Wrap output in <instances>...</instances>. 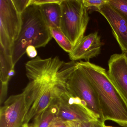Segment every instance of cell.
<instances>
[{"label": "cell", "mask_w": 127, "mask_h": 127, "mask_svg": "<svg viewBox=\"0 0 127 127\" xmlns=\"http://www.w3.org/2000/svg\"><path fill=\"white\" fill-rule=\"evenodd\" d=\"M22 24L18 37L12 49L13 67L26 53L29 46L45 47L52 38L48 26L39 6L31 5L21 14Z\"/></svg>", "instance_id": "obj_2"}, {"label": "cell", "mask_w": 127, "mask_h": 127, "mask_svg": "<svg viewBox=\"0 0 127 127\" xmlns=\"http://www.w3.org/2000/svg\"><path fill=\"white\" fill-rule=\"evenodd\" d=\"M26 53L28 56L31 58H35L37 57V55L36 48L32 46H29L27 47L26 49Z\"/></svg>", "instance_id": "obj_22"}, {"label": "cell", "mask_w": 127, "mask_h": 127, "mask_svg": "<svg viewBox=\"0 0 127 127\" xmlns=\"http://www.w3.org/2000/svg\"><path fill=\"white\" fill-rule=\"evenodd\" d=\"M23 127H24V125H23Z\"/></svg>", "instance_id": "obj_25"}, {"label": "cell", "mask_w": 127, "mask_h": 127, "mask_svg": "<svg viewBox=\"0 0 127 127\" xmlns=\"http://www.w3.org/2000/svg\"><path fill=\"white\" fill-rule=\"evenodd\" d=\"M62 1L61 0H30L29 6L31 5L40 6L52 3H60Z\"/></svg>", "instance_id": "obj_19"}, {"label": "cell", "mask_w": 127, "mask_h": 127, "mask_svg": "<svg viewBox=\"0 0 127 127\" xmlns=\"http://www.w3.org/2000/svg\"><path fill=\"white\" fill-rule=\"evenodd\" d=\"M67 127H81V123L76 121H66Z\"/></svg>", "instance_id": "obj_23"}, {"label": "cell", "mask_w": 127, "mask_h": 127, "mask_svg": "<svg viewBox=\"0 0 127 127\" xmlns=\"http://www.w3.org/2000/svg\"><path fill=\"white\" fill-rule=\"evenodd\" d=\"M108 3L127 19V0H108Z\"/></svg>", "instance_id": "obj_16"}, {"label": "cell", "mask_w": 127, "mask_h": 127, "mask_svg": "<svg viewBox=\"0 0 127 127\" xmlns=\"http://www.w3.org/2000/svg\"><path fill=\"white\" fill-rule=\"evenodd\" d=\"M104 123L98 120H94L86 122L81 123V127H104Z\"/></svg>", "instance_id": "obj_20"}, {"label": "cell", "mask_w": 127, "mask_h": 127, "mask_svg": "<svg viewBox=\"0 0 127 127\" xmlns=\"http://www.w3.org/2000/svg\"><path fill=\"white\" fill-rule=\"evenodd\" d=\"M17 11L22 14L29 6L30 0H12Z\"/></svg>", "instance_id": "obj_17"}, {"label": "cell", "mask_w": 127, "mask_h": 127, "mask_svg": "<svg viewBox=\"0 0 127 127\" xmlns=\"http://www.w3.org/2000/svg\"><path fill=\"white\" fill-rule=\"evenodd\" d=\"M8 82H0V103L2 104L5 101L8 93Z\"/></svg>", "instance_id": "obj_18"}, {"label": "cell", "mask_w": 127, "mask_h": 127, "mask_svg": "<svg viewBox=\"0 0 127 127\" xmlns=\"http://www.w3.org/2000/svg\"><path fill=\"white\" fill-rule=\"evenodd\" d=\"M67 84L70 93L85 102L87 108L94 116L104 123L97 94L78 65L67 79Z\"/></svg>", "instance_id": "obj_5"}, {"label": "cell", "mask_w": 127, "mask_h": 127, "mask_svg": "<svg viewBox=\"0 0 127 127\" xmlns=\"http://www.w3.org/2000/svg\"><path fill=\"white\" fill-rule=\"evenodd\" d=\"M56 109L52 104L50 107L42 113L38 118L25 127H49L56 117Z\"/></svg>", "instance_id": "obj_13"}, {"label": "cell", "mask_w": 127, "mask_h": 127, "mask_svg": "<svg viewBox=\"0 0 127 127\" xmlns=\"http://www.w3.org/2000/svg\"><path fill=\"white\" fill-rule=\"evenodd\" d=\"M103 44L97 32L91 33L84 37L69 53L71 61L84 59L89 61L91 59L98 56L101 52Z\"/></svg>", "instance_id": "obj_10"}, {"label": "cell", "mask_w": 127, "mask_h": 127, "mask_svg": "<svg viewBox=\"0 0 127 127\" xmlns=\"http://www.w3.org/2000/svg\"><path fill=\"white\" fill-rule=\"evenodd\" d=\"M11 56L7 55L4 50L0 47V82H9V74L12 69H14Z\"/></svg>", "instance_id": "obj_12"}, {"label": "cell", "mask_w": 127, "mask_h": 127, "mask_svg": "<svg viewBox=\"0 0 127 127\" xmlns=\"http://www.w3.org/2000/svg\"><path fill=\"white\" fill-rule=\"evenodd\" d=\"M85 7L88 11L98 12L102 7L108 3V0H82Z\"/></svg>", "instance_id": "obj_15"}, {"label": "cell", "mask_w": 127, "mask_h": 127, "mask_svg": "<svg viewBox=\"0 0 127 127\" xmlns=\"http://www.w3.org/2000/svg\"><path fill=\"white\" fill-rule=\"evenodd\" d=\"M81 68L96 92L103 121L127 126V102L111 80L107 71L89 61H80Z\"/></svg>", "instance_id": "obj_1"}, {"label": "cell", "mask_w": 127, "mask_h": 127, "mask_svg": "<svg viewBox=\"0 0 127 127\" xmlns=\"http://www.w3.org/2000/svg\"><path fill=\"white\" fill-rule=\"evenodd\" d=\"M108 127H113V126H108Z\"/></svg>", "instance_id": "obj_24"}, {"label": "cell", "mask_w": 127, "mask_h": 127, "mask_svg": "<svg viewBox=\"0 0 127 127\" xmlns=\"http://www.w3.org/2000/svg\"><path fill=\"white\" fill-rule=\"evenodd\" d=\"M60 29L74 47L84 37L90 18L82 0H63Z\"/></svg>", "instance_id": "obj_3"}, {"label": "cell", "mask_w": 127, "mask_h": 127, "mask_svg": "<svg viewBox=\"0 0 127 127\" xmlns=\"http://www.w3.org/2000/svg\"><path fill=\"white\" fill-rule=\"evenodd\" d=\"M52 37L56 41L59 46L66 52L69 53L74 48L71 42L64 34L60 28H50Z\"/></svg>", "instance_id": "obj_14"}, {"label": "cell", "mask_w": 127, "mask_h": 127, "mask_svg": "<svg viewBox=\"0 0 127 127\" xmlns=\"http://www.w3.org/2000/svg\"><path fill=\"white\" fill-rule=\"evenodd\" d=\"M56 108V117L64 121L86 122L98 120L87 107L78 104H70L61 98H58L52 103Z\"/></svg>", "instance_id": "obj_8"}, {"label": "cell", "mask_w": 127, "mask_h": 127, "mask_svg": "<svg viewBox=\"0 0 127 127\" xmlns=\"http://www.w3.org/2000/svg\"><path fill=\"white\" fill-rule=\"evenodd\" d=\"M39 6L50 28H60L62 15L60 3H49Z\"/></svg>", "instance_id": "obj_11"}, {"label": "cell", "mask_w": 127, "mask_h": 127, "mask_svg": "<svg viewBox=\"0 0 127 127\" xmlns=\"http://www.w3.org/2000/svg\"><path fill=\"white\" fill-rule=\"evenodd\" d=\"M98 12L108 22L122 53L127 52V19L109 5L105 4Z\"/></svg>", "instance_id": "obj_7"}, {"label": "cell", "mask_w": 127, "mask_h": 127, "mask_svg": "<svg viewBox=\"0 0 127 127\" xmlns=\"http://www.w3.org/2000/svg\"><path fill=\"white\" fill-rule=\"evenodd\" d=\"M21 14L17 11L12 0H0V47L10 56L20 32Z\"/></svg>", "instance_id": "obj_4"}, {"label": "cell", "mask_w": 127, "mask_h": 127, "mask_svg": "<svg viewBox=\"0 0 127 127\" xmlns=\"http://www.w3.org/2000/svg\"><path fill=\"white\" fill-rule=\"evenodd\" d=\"M111 80L127 102V58L125 54H114L108 61Z\"/></svg>", "instance_id": "obj_9"}, {"label": "cell", "mask_w": 127, "mask_h": 127, "mask_svg": "<svg viewBox=\"0 0 127 127\" xmlns=\"http://www.w3.org/2000/svg\"><path fill=\"white\" fill-rule=\"evenodd\" d=\"M27 92L11 96L0 110V127H23L27 113Z\"/></svg>", "instance_id": "obj_6"}, {"label": "cell", "mask_w": 127, "mask_h": 127, "mask_svg": "<svg viewBox=\"0 0 127 127\" xmlns=\"http://www.w3.org/2000/svg\"><path fill=\"white\" fill-rule=\"evenodd\" d=\"M49 127H67L66 121L60 119L56 117Z\"/></svg>", "instance_id": "obj_21"}]
</instances>
